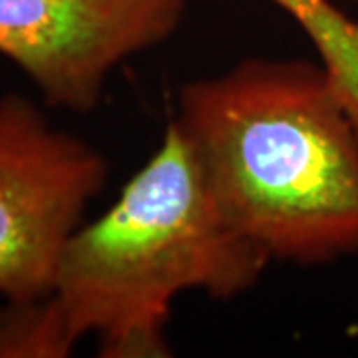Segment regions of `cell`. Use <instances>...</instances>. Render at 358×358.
<instances>
[{"mask_svg": "<svg viewBox=\"0 0 358 358\" xmlns=\"http://www.w3.org/2000/svg\"><path fill=\"white\" fill-rule=\"evenodd\" d=\"M221 213L268 261L358 253V128L327 68L247 58L179 90L173 115Z\"/></svg>", "mask_w": 358, "mask_h": 358, "instance_id": "obj_1", "label": "cell"}, {"mask_svg": "<svg viewBox=\"0 0 358 358\" xmlns=\"http://www.w3.org/2000/svg\"><path fill=\"white\" fill-rule=\"evenodd\" d=\"M268 263L221 213L171 120L110 209L70 237L50 299L76 345L96 336L103 358H164L178 294L229 301L251 291Z\"/></svg>", "mask_w": 358, "mask_h": 358, "instance_id": "obj_2", "label": "cell"}, {"mask_svg": "<svg viewBox=\"0 0 358 358\" xmlns=\"http://www.w3.org/2000/svg\"><path fill=\"white\" fill-rule=\"evenodd\" d=\"M110 166L86 140L52 126L34 102L0 94V296L52 293L66 245L103 192Z\"/></svg>", "mask_w": 358, "mask_h": 358, "instance_id": "obj_3", "label": "cell"}, {"mask_svg": "<svg viewBox=\"0 0 358 358\" xmlns=\"http://www.w3.org/2000/svg\"><path fill=\"white\" fill-rule=\"evenodd\" d=\"M187 0H0V54L46 106L90 114L115 68L171 38Z\"/></svg>", "mask_w": 358, "mask_h": 358, "instance_id": "obj_4", "label": "cell"}, {"mask_svg": "<svg viewBox=\"0 0 358 358\" xmlns=\"http://www.w3.org/2000/svg\"><path fill=\"white\" fill-rule=\"evenodd\" d=\"M289 14L319 52L358 128V20L331 0H268Z\"/></svg>", "mask_w": 358, "mask_h": 358, "instance_id": "obj_5", "label": "cell"}, {"mask_svg": "<svg viewBox=\"0 0 358 358\" xmlns=\"http://www.w3.org/2000/svg\"><path fill=\"white\" fill-rule=\"evenodd\" d=\"M74 346L50 294L0 307V358H64Z\"/></svg>", "mask_w": 358, "mask_h": 358, "instance_id": "obj_6", "label": "cell"}, {"mask_svg": "<svg viewBox=\"0 0 358 358\" xmlns=\"http://www.w3.org/2000/svg\"><path fill=\"white\" fill-rule=\"evenodd\" d=\"M355 2H358V0H355Z\"/></svg>", "mask_w": 358, "mask_h": 358, "instance_id": "obj_7", "label": "cell"}]
</instances>
